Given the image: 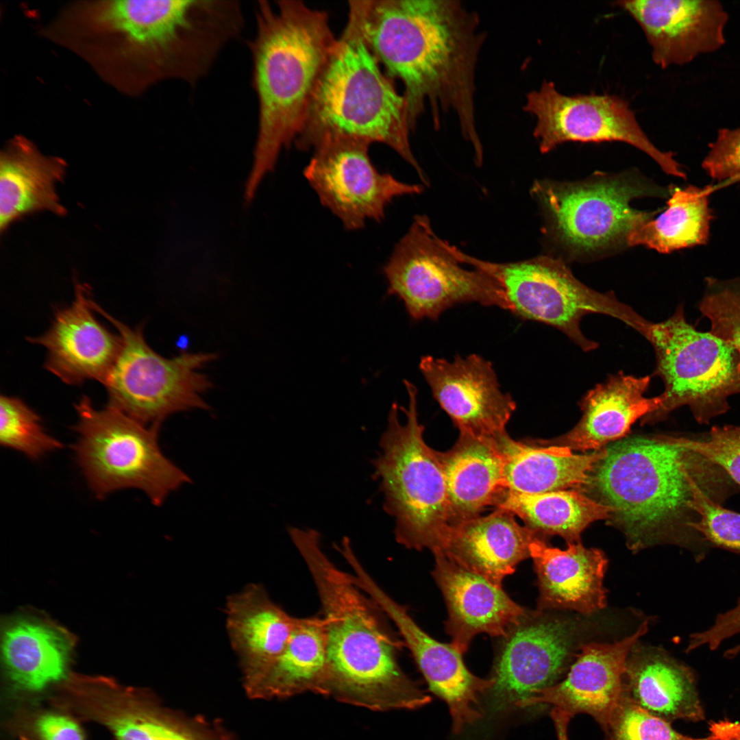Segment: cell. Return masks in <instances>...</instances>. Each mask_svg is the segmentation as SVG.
<instances>
[{"label":"cell","instance_id":"33","mask_svg":"<svg viewBox=\"0 0 740 740\" xmlns=\"http://www.w3.org/2000/svg\"><path fill=\"white\" fill-rule=\"evenodd\" d=\"M497 508L509 511L537 533L557 534L568 543H579L591 523L608 519L611 508L576 490L535 494L506 491Z\"/></svg>","mask_w":740,"mask_h":740},{"label":"cell","instance_id":"43","mask_svg":"<svg viewBox=\"0 0 740 740\" xmlns=\"http://www.w3.org/2000/svg\"><path fill=\"white\" fill-rule=\"evenodd\" d=\"M709 731L710 735L701 740H740V722L725 719L712 722Z\"/></svg>","mask_w":740,"mask_h":740},{"label":"cell","instance_id":"22","mask_svg":"<svg viewBox=\"0 0 740 740\" xmlns=\"http://www.w3.org/2000/svg\"><path fill=\"white\" fill-rule=\"evenodd\" d=\"M432 552V575L448 610L446 630L452 637L451 645L462 654L480 633L504 637L527 611L502 587L458 565L441 550Z\"/></svg>","mask_w":740,"mask_h":740},{"label":"cell","instance_id":"25","mask_svg":"<svg viewBox=\"0 0 740 740\" xmlns=\"http://www.w3.org/2000/svg\"><path fill=\"white\" fill-rule=\"evenodd\" d=\"M512 513L497 508L451 526L441 550L461 567L502 587L504 578L530 557L537 534L521 526Z\"/></svg>","mask_w":740,"mask_h":740},{"label":"cell","instance_id":"29","mask_svg":"<svg viewBox=\"0 0 740 740\" xmlns=\"http://www.w3.org/2000/svg\"><path fill=\"white\" fill-rule=\"evenodd\" d=\"M635 646L627 660L623 695L669 723L704 719L692 669L663 650Z\"/></svg>","mask_w":740,"mask_h":740},{"label":"cell","instance_id":"42","mask_svg":"<svg viewBox=\"0 0 740 740\" xmlns=\"http://www.w3.org/2000/svg\"><path fill=\"white\" fill-rule=\"evenodd\" d=\"M32 730L37 740H84L79 724L71 717L58 713L39 715Z\"/></svg>","mask_w":740,"mask_h":740},{"label":"cell","instance_id":"39","mask_svg":"<svg viewBox=\"0 0 740 740\" xmlns=\"http://www.w3.org/2000/svg\"><path fill=\"white\" fill-rule=\"evenodd\" d=\"M705 285L699 310L709 320L710 332L731 345L740 358V299L724 289Z\"/></svg>","mask_w":740,"mask_h":740},{"label":"cell","instance_id":"44","mask_svg":"<svg viewBox=\"0 0 740 740\" xmlns=\"http://www.w3.org/2000/svg\"><path fill=\"white\" fill-rule=\"evenodd\" d=\"M705 282L728 291L740 299V276L730 279H719L711 277L707 278Z\"/></svg>","mask_w":740,"mask_h":740},{"label":"cell","instance_id":"3","mask_svg":"<svg viewBox=\"0 0 740 740\" xmlns=\"http://www.w3.org/2000/svg\"><path fill=\"white\" fill-rule=\"evenodd\" d=\"M288 532L310 573L321 606L327 649L321 695L375 711L415 709L429 703L430 698L400 667L399 643L386 615L351 574L329 559L319 533L296 527Z\"/></svg>","mask_w":740,"mask_h":740},{"label":"cell","instance_id":"45","mask_svg":"<svg viewBox=\"0 0 740 740\" xmlns=\"http://www.w3.org/2000/svg\"><path fill=\"white\" fill-rule=\"evenodd\" d=\"M732 611L735 619L740 624V597L733 607Z\"/></svg>","mask_w":740,"mask_h":740},{"label":"cell","instance_id":"21","mask_svg":"<svg viewBox=\"0 0 740 740\" xmlns=\"http://www.w3.org/2000/svg\"><path fill=\"white\" fill-rule=\"evenodd\" d=\"M90 299L86 286L76 284L72 304L56 311L47 332L29 338L47 349L45 368L69 384H103L121 347L120 336L95 317Z\"/></svg>","mask_w":740,"mask_h":740},{"label":"cell","instance_id":"7","mask_svg":"<svg viewBox=\"0 0 740 740\" xmlns=\"http://www.w3.org/2000/svg\"><path fill=\"white\" fill-rule=\"evenodd\" d=\"M407 408H390L388 424L380 440V452L373 460V477L380 480L384 510L395 520L396 541L406 548L441 550L451 527L445 476L437 451L423 439L419 423L417 389L404 380Z\"/></svg>","mask_w":740,"mask_h":740},{"label":"cell","instance_id":"31","mask_svg":"<svg viewBox=\"0 0 740 740\" xmlns=\"http://www.w3.org/2000/svg\"><path fill=\"white\" fill-rule=\"evenodd\" d=\"M518 442L507 436L501 444L506 491L535 494L571 489L582 492L605 447L576 454L567 447L541 441Z\"/></svg>","mask_w":740,"mask_h":740},{"label":"cell","instance_id":"8","mask_svg":"<svg viewBox=\"0 0 740 740\" xmlns=\"http://www.w3.org/2000/svg\"><path fill=\"white\" fill-rule=\"evenodd\" d=\"M77 460L98 497L115 491H142L155 506L191 482L162 452L158 427L147 426L108 405L97 410L84 396L75 406Z\"/></svg>","mask_w":740,"mask_h":740},{"label":"cell","instance_id":"20","mask_svg":"<svg viewBox=\"0 0 740 740\" xmlns=\"http://www.w3.org/2000/svg\"><path fill=\"white\" fill-rule=\"evenodd\" d=\"M639 25L662 69L683 65L726 42L728 14L714 0H624L615 3Z\"/></svg>","mask_w":740,"mask_h":740},{"label":"cell","instance_id":"23","mask_svg":"<svg viewBox=\"0 0 740 740\" xmlns=\"http://www.w3.org/2000/svg\"><path fill=\"white\" fill-rule=\"evenodd\" d=\"M650 375L619 372L589 391L580 401L582 415L576 426L559 439L547 441L584 452L600 450L624 438L637 420L659 409L661 395L647 397Z\"/></svg>","mask_w":740,"mask_h":740},{"label":"cell","instance_id":"11","mask_svg":"<svg viewBox=\"0 0 740 740\" xmlns=\"http://www.w3.org/2000/svg\"><path fill=\"white\" fill-rule=\"evenodd\" d=\"M575 624L547 610H527L503 637L473 727L478 740H501L506 723L535 693L557 683L574 656Z\"/></svg>","mask_w":740,"mask_h":740},{"label":"cell","instance_id":"2","mask_svg":"<svg viewBox=\"0 0 740 740\" xmlns=\"http://www.w3.org/2000/svg\"><path fill=\"white\" fill-rule=\"evenodd\" d=\"M365 39L386 73L404 86L410 125L428 106L433 126L455 116L476 164V74L485 40L478 14L457 0L356 1Z\"/></svg>","mask_w":740,"mask_h":740},{"label":"cell","instance_id":"35","mask_svg":"<svg viewBox=\"0 0 740 740\" xmlns=\"http://www.w3.org/2000/svg\"><path fill=\"white\" fill-rule=\"evenodd\" d=\"M0 443L21 452L32 460L62 447V443L45 430L40 417L23 400L1 395Z\"/></svg>","mask_w":740,"mask_h":740},{"label":"cell","instance_id":"14","mask_svg":"<svg viewBox=\"0 0 740 740\" xmlns=\"http://www.w3.org/2000/svg\"><path fill=\"white\" fill-rule=\"evenodd\" d=\"M523 110L534 118L533 136L541 153L567 142L620 141L654 159L667 173L686 178L673 153L653 145L624 99L613 95H566L544 80L526 95Z\"/></svg>","mask_w":740,"mask_h":740},{"label":"cell","instance_id":"40","mask_svg":"<svg viewBox=\"0 0 740 740\" xmlns=\"http://www.w3.org/2000/svg\"><path fill=\"white\" fill-rule=\"evenodd\" d=\"M150 727L154 740H230L219 729L163 708L156 701L151 710Z\"/></svg>","mask_w":740,"mask_h":740},{"label":"cell","instance_id":"15","mask_svg":"<svg viewBox=\"0 0 740 740\" xmlns=\"http://www.w3.org/2000/svg\"><path fill=\"white\" fill-rule=\"evenodd\" d=\"M532 192L547 214L554 236L569 249L582 252L626 240L651 215L631 208L630 201L654 193L621 179L580 184L536 182Z\"/></svg>","mask_w":740,"mask_h":740},{"label":"cell","instance_id":"12","mask_svg":"<svg viewBox=\"0 0 740 740\" xmlns=\"http://www.w3.org/2000/svg\"><path fill=\"white\" fill-rule=\"evenodd\" d=\"M90 306L117 329L119 354L103 384L109 405L147 426H159L169 416L208 409L203 395L212 386L201 369L217 358L213 353H182L166 358L147 343L141 327L130 328L92 299Z\"/></svg>","mask_w":740,"mask_h":740},{"label":"cell","instance_id":"28","mask_svg":"<svg viewBox=\"0 0 740 740\" xmlns=\"http://www.w3.org/2000/svg\"><path fill=\"white\" fill-rule=\"evenodd\" d=\"M75 639L54 622L33 615L8 620L1 634L5 674L16 688L38 692L66 678Z\"/></svg>","mask_w":740,"mask_h":740},{"label":"cell","instance_id":"38","mask_svg":"<svg viewBox=\"0 0 740 740\" xmlns=\"http://www.w3.org/2000/svg\"><path fill=\"white\" fill-rule=\"evenodd\" d=\"M676 439L682 447L721 467L740 484V427H713L706 439Z\"/></svg>","mask_w":740,"mask_h":740},{"label":"cell","instance_id":"27","mask_svg":"<svg viewBox=\"0 0 740 740\" xmlns=\"http://www.w3.org/2000/svg\"><path fill=\"white\" fill-rule=\"evenodd\" d=\"M66 171L63 158L44 154L27 137L16 135L8 140L0 154L1 232L31 214L64 216L57 186Z\"/></svg>","mask_w":740,"mask_h":740},{"label":"cell","instance_id":"30","mask_svg":"<svg viewBox=\"0 0 740 740\" xmlns=\"http://www.w3.org/2000/svg\"><path fill=\"white\" fill-rule=\"evenodd\" d=\"M443 471L451 526L480 515L497 506L505 491L500 442L460 432L456 444L437 452Z\"/></svg>","mask_w":740,"mask_h":740},{"label":"cell","instance_id":"19","mask_svg":"<svg viewBox=\"0 0 740 740\" xmlns=\"http://www.w3.org/2000/svg\"><path fill=\"white\" fill-rule=\"evenodd\" d=\"M419 369L460 432L498 441L508 434L516 403L502 391L490 361L474 354L450 361L426 356Z\"/></svg>","mask_w":740,"mask_h":740},{"label":"cell","instance_id":"18","mask_svg":"<svg viewBox=\"0 0 740 740\" xmlns=\"http://www.w3.org/2000/svg\"><path fill=\"white\" fill-rule=\"evenodd\" d=\"M648 628L645 620L621 641L582 645L564 678L536 692L523 708L551 706L558 740H568L567 724L578 713L589 715L604 729L623 695L628 658Z\"/></svg>","mask_w":740,"mask_h":740},{"label":"cell","instance_id":"10","mask_svg":"<svg viewBox=\"0 0 740 740\" xmlns=\"http://www.w3.org/2000/svg\"><path fill=\"white\" fill-rule=\"evenodd\" d=\"M451 251L461 263L484 271L501 285L510 312L522 319L555 328L584 352L598 347L597 343L585 337L581 331V320L587 314L617 319L643 337L651 324L619 301L613 292L600 293L582 284L560 259L543 256L498 263L476 258L455 246Z\"/></svg>","mask_w":740,"mask_h":740},{"label":"cell","instance_id":"32","mask_svg":"<svg viewBox=\"0 0 740 740\" xmlns=\"http://www.w3.org/2000/svg\"><path fill=\"white\" fill-rule=\"evenodd\" d=\"M327 676L326 635L322 617L296 618L283 652L248 693L252 698L321 694Z\"/></svg>","mask_w":740,"mask_h":740},{"label":"cell","instance_id":"5","mask_svg":"<svg viewBox=\"0 0 740 740\" xmlns=\"http://www.w3.org/2000/svg\"><path fill=\"white\" fill-rule=\"evenodd\" d=\"M605 449L582 493L611 508L608 520L632 550L671 541L687 545L702 560L704 545L681 532L690 528L684 519L691 511V483L699 456L676 436L665 435L621 439Z\"/></svg>","mask_w":740,"mask_h":740},{"label":"cell","instance_id":"36","mask_svg":"<svg viewBox=\"0 0 740 740\" xmlns=\"http://www.w3.org/2000/svg\"><path fill=\"white\" fill-rule=\"evenodd\" d=\"M698 482L696 478L692 480L689 502V508L698 519L689 523V527L713 545L740 553V513L719 505Z\"/></svg>","mask_w":740,"mask_h":740},{"label":"cell","instance_id":"13","mask_svg":"<svg viewBox=\"0 0 740 740\" xmlns=\"http://www.w3.org/2000/svg\"><path fill=\"white\" fill-rule=\"evenodd\" d=\"M434 232L426 215H416L383 268L387 293L398 297L415 320L436 319L458 304L476 302L510 311L501 285L467 269Z\"/></svg>","mask_w":740,"mask_h":740},{"label":"cell","instance_id":"26","mask_svg":"<svg viewBox=\"0 0 740 740\" xmlns=\"http://www.w3.org/2000/svg\"><path fill=\"white\" fill-rule=\"evenodd\" d=\"M226 627L239 658L247 693L262 678L284 650L296 618L286 613L259 584L228 597Z\"/></svg>","mask_w":740,"mask_h":740},{"label":"cell","instance_id":"34","mask_svg":"<svg viewBox=\"0 0 740 740\" xmlns=\"http://www.w3.org/2000/svg\"><path fill=\"white\" fill-rule=\"evenodd\" d=\"M712 219L708 190L695 186L676 188L665 212L656 219L637 225L626 241L629 245H643L661 253L705 245Z\"/></svg>","mask_w":740,"mask_h":740},{"label":"cell","instance_id":"17","mask_svg":"<svg viewBox=\"0 0 740 740\" xmlns=\"http://www.w3.org/2000/svg\"><path fill=\"white\" fill-rule=\"evenodd\" d=\"M349 565L355 584L395 624L431 691L447 703L454 735H462L481 719L482 698L493 680L473 675L465 666L462 654L451 643H441L423 630L406 608L379 586L359 559H352Z\"/></svg>","mask_w":740,"mask_h":740},{"label":"cell","instance_id":"41","mask_svg":"<svg viewBox=\"0 0 740 740\" xmlns=\"http://www.w3.org/2000/svg\"><path fill=\"white\" fill-rule=\"evenodd\" d=\"M702 167L718 182L740 178V128L720 129L702 162Z\"/></svg>","mask_w":740,"mask_h":740},{"label":"cell","instance_id":"16","mask_svg":"<svg viewBox=\"0 0 740 740\" xmlns=\"http://www.w3.org/2000/svg\"><path fill=\"white\" fill-rule=\"evenodd\" d=\"M369 145L349 139L325 141L304 169L321 204L350 231L362 228L367 220L380 222L395 198L423 190L422 184L379 172L371 161Z\"/></svg>","mask_w":740,"mask_h":740},{"label":"cell","instance_id":"1","mask_svg":"<svg viewBox=\"0 0 740 740\" xmlns=\"http://www.w3.org/2000/svg\"><path fill=\"white\" fill-rule=\"evenodd\" d=\"M41 34L132 97L166 80L196 84L228 40L223 14L212 0L78 1Z\"/></svg>","mask_w":740,"mask_h":740},{"label":"cell","instance_id":"24","mask_svg":"<svg viewBox=\"0 0 740 740\" xmlns=\"http://www.w3.org/2000/svg\"><path fill=\"white\" fill-rule=\"evenodd\" d=\"M539 591L538 609L572 610L589 615L606 604L603 580L608 560L603 552L580 542L562 550L536 537L530 545Z\"/></svg>","mask_w":740,"mask_h":740},{"label":"cell","instance_id":"4","mask_svg":"<svg viewBox=\"0 0 740 740\" xmlns=\"http://www.w3.org/2000/svg\"><path fill=\"white\" fill-rule=\"evenodd\" d=\"M249 43L258 106L256 141L245 193L254 197L283 148L300 134L336 44L326 12L301 1H260Z\"/></svg>","mask_w":740,"mask_h":740},{"label":"cell","instance_id":"9","mask_svg":"<svg viewBox=\"0 0 740 740\" xmlns=\"http://www.w3.org/2000/svg\"><path fill=\"white\" fill-rule=\"evenodd\" d=\"M656 356L653 375L664 391L656 412L643 418L652 423L689 406L700 423H708L729 409L728 399L740 395V358L729 343L710 331L697 330L684 316L682 304L666 320L651 323L645 337Z\"/></svg>","mask_w":740,"mask_h":740},{"label":"cell","instance_id":"37","mask_svg":"<svg viewBox=\"0 0 740 740\" xmlns=\"http://www.w3.org/2000/svg\"><path fill=\"white\" fill-rule=\"evenodd\" d=\"M604 731V740H700L676 732L623 695Z\"/></svg>","mask_w":740,"mask_h":740},{"label":"cell","instance_id":"6","mask_svg":"<svg viewBox=\"0 0 740 740\" xmlns=\"http://www.w3.org/2000/svg\"><path fill=\"white\" fill-rule=\"evenodd\" d=\"M348 21L323 68L303 128L295 140L301 150L325 141L349 139L382 143L393 149L428 184L410 143L408 105L367 45L355 1Z\"/></svg>","mask_w":740,"mask_h":740}]
</instances>
